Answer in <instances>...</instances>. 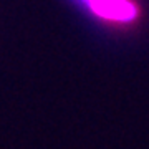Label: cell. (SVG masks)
Wrapping results in <instances>:
<instances>
[{"instance_id":"obj_1","label":"cell","mask_w":149,"mask_h":149,"mask_svg":"<svg viewBox=\"0 0 149 149\" xmlns=\"http://www.w3.org/2000/svg\"><path fill=\"white\" fill-rule=\"evenodd\" d=\"M96 17L104 20L128 22L134 18L136 10L129 0H80Z\"/></svg>"}]
</instances>
